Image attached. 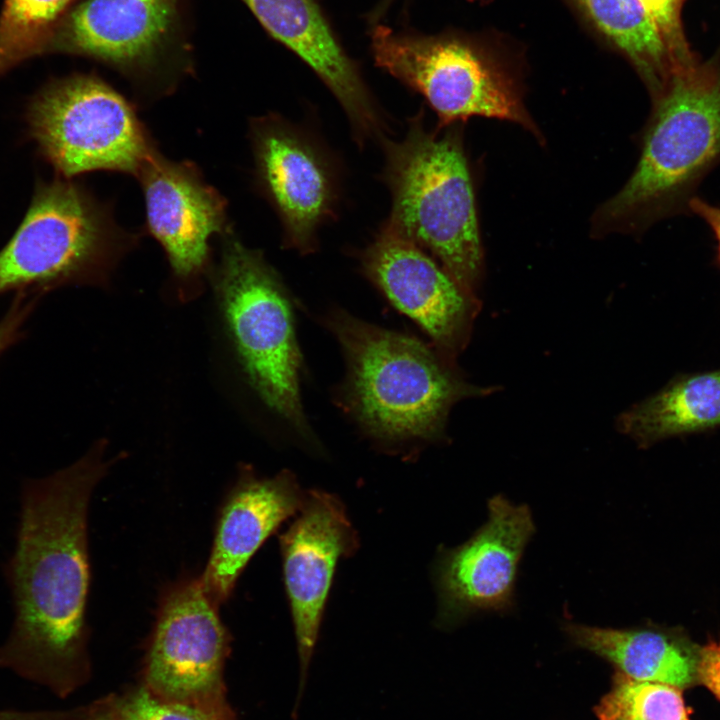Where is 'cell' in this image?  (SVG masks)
<instances>
[{"label": "cell", "mask_w": 720, "mask_h": 720, "mask_svg": "<svg viewBox=\"0 0 720 720\" xmlns=\"http://www.w3.org/2000/svg\"><path fill=\"white\" fill-rule=\"evenodd\" d=\"M100 440L73 464L21 490L14 551L4 567L14 622L0 667L65 697L87 677L88 508L107 473Z\"/></svg>", "instance_id": "cell-1"}, {"label": "cell", "mask_w": 720, "mask_h": 720, "mask_svg": "<svg viewBox=\"0 0 720 720\" xmlns=\"http://www.w3.org/2000/svg\"><path fill=\"white\" fill-rule=\"evenodd\" d=\"M652 99L637 164L592 217L593 236L640 234L689 212L703 179L720 163V58L677 67Z\"/></svg>", "instance_id": "cell-2"}, {"label": "cell", "mask_w": 720, "mask_h": 720, "mask_svg": "<svg viewBox=\"0 0 720 720\" xmlns=\"http://www.w3.org/2000/svg\"><path fill=\"white\" fill-rule=\"evenodd\" d=\"M463 139V123L428 130L420 109L400 140L380 142L381 177L391 194L382 226L426 251L477 295L484 251Z\"/></svg>", "instance_id": "cell-3"}, {"label": "cell", "mask_w": 720, "mask_h": 720, "mask_svg": "<svg viewBox=\"0 0 720 720\" xmlns=\"http://www.w3.org/2000/svg\"><path fill=\"white\" fill-rule=\"evenodd\" d=\"M326 323L347 360L350 409L375 438L440 439L456 403L496 390L469 382L434 345L339 310Z\"/></svg>", "instance_id": "cell-4"}, {"label": "cell", "mask_w": 720, "mask_h": 720, "mask_svg": "<svg viewBox=\"0 0 720 720\" xmlns=\"http://www.w3.org/2000/svg\"><path fill=\"white\" fill-rule=\"evenodd\" d=\"M137 240L84 186L66 178L41 182L0 250V294L105 286Z\"/></svg>", "instance_id": "cell-5"}, {"label": "cell", "mask_w": 720, "mask_h": 720, "mask_svg": "<svg viewBox=\"0 0 720 720\" xmlns=\"http://www.w3.org/2000/svg\"><path fill=\"white\" fill-rule=\"evenodd\" d=\"M212 281L238 359L264 403L304 437L311 430L301 404L302 357L287 292L261 251L230 229Z\"/></svg>", "instance_id": "cell-6"}, {"label": "cell", "mask_w": 720, "mask_h": 720, "mask_svg": "<svg viewBox=\"0 0 720 720\" xmlns=\"http://www.w3.org/2000/svg\"><path fill=\"white\" fill-rule=\"evenodd\" d=\"M86 57L147 91L167 93L193 70L190 0H81L41 54Z\"/></svg>", "instance_id": "cell-7"}, {"label": "cell", "mask_w": 720, "mask_h": 720, "mask_svg": "<svg viewBox=\"0 0 720 720\" xmlns=\"http://www.w3.org/2000/svg\"><path fill=\"white\" fill-rule=\"evenodd\" d=\"M31 137L61 175L97 170L135 177L157 150L133 106L95 74L47 83L27 110Z\"/></svg>", "instance_id": "cell-8"}, {"label": "cell", "mask_w": 720, "mask_h": 720, "mask_svg": "<svg viewBox=\"0 0 720 720\" xmlns=\"http://www.w3.org/2000/svg\"><path fill=\"white\" fill-rule=\"evenodd\" d=\"M371 51L378 67L425 98L438 117L437 129L482 116L520 125L543 142L515 78L473 45L376 25Z\"/></svg>", "instance_id": "cell-9"}, {"label": "cell", "mask_w": 720, "mask_h": 720, "mask_svg": "<svg viewBox=\"0 0 720 720\" xmlns=\"http://www.w3.org/2000/svg\"><path fill=\"white\" fill-rule=\"evenodd\" d=\"M249 135L256 184L280 220L284 246L313 253L339 206L337 159L311 130L278 114L253 119Z\"/></svg>", "instance_id": "cell-10"}, {"label": "cell", "mask_w": 720, "mask_h": 720, "mask_svg": "<svg viewBox=\"0 0 720 720\" xmlns=\"http://www.w3.org/2000/svg\"><path fill=\"white\" fill-rule=\"evenodd\" d=\"M199 579L164 594L144 665L155 696L207 709H230L223 679L230 637Z\"/></svg>", "instance_id": "cell-11"}, {"label": "cell", "mask_w": 720, "mask_h": 720, "mask_svg": "<svg viewBox=\"0 0 720 720\" xmlns=\"http://www.w3.org/2000/svg\"><path fill=\"white\" fill-rule=\"evenodd\" d=\"M487 507V521L466 542L438 553L434 578L440 627L477 613L504 614L515 606L518 568L535 523L529 506L501 494L491 497Z\"/></svg>", "instance_id": "cell-12"}, {"label": "cell", "mask_w": 720, "mask_h": 720, "mask_svg": "<svg viewBox=\"0 0 720 720\" xmlns=\"http://www.w3.org/2000/svg\"><path fill=\"white\" fill-rule=\"evenodd\" d=\"M137 179L142 187L146 229L167 256L179 296L200 293L210 265V239L231 228L223 196L188 161H173L158 150Z\"/></svg>", "instance_id": "cell-13"}, {"label": "cell", "mask_w": 720, "mask_h": 720, "mask_svg": "<svg viewBox=\"0 0 720 720\" xmlns=\"http://www.w3.org/2000/svg\"><path fill=\"white\" fill-rule=\"evenodd\" d=\"M363 272L402 313L414 320L444 355L468 345L480 312L478 296L434 257L381 226L360 257Z\"/></svg>", "instance_id": "cell-14"}, {"label": "cell", "mask_w": 720, "mask_h": 720, "mask_svg": "<svg viewBox=\"0 0 720 720\" xmlns=\"http://www.w3.org/2000/svg\"><path fill=\"white\" fill-rule=\"evenodd\" d=\"M344 505L334 495L311 490L298 516L280 536L283 574L300 660L301 687L317 641L336 564L357 548Z\"/></svg>", "instance_id": "cell-15"}, {"label": "cell", "mask_w": 720, "mask_h": 720, "mask_svg": "<svg viewBox=\"0 0 720 720\" xmlns=\"http://www.w3.org/2000/svg\"><path fill=\"white\" fill-rule=\"evenodd\" d=\"M241 1L265 31L295 53L331 91L359 146L386 137L383 111L314 0Z\"/></svg>", "instance_id": "cell-16"}, {"label": "cell", "mask_w": 720, "mask_h": 720, "mask_svg": "<svg viewBox=\"0 0 720 720\" xmlns=\"http://www.w3.org/2000/svg\"><path fill=\"white\" fill-rule=\"evenodd\" d=\"M305 495L293 473L260 477L246 466L220 510L211 553L199 580L219 606L231 595L245 566L287 518L298 513Z\"/></svg>", "instance_id": "cell-17"}, {"label": "cell", "mask_w": 720, "mask_h": 720, "mask_svg": "<svg viewBox=\"0 0 720 720\" xmlns=\"http://www.w3.org/2000/svg\"><path fill=\"white\" fill-rule=\"evenodd\" d=\"M570 642L610 663L628 678L678 689L699 682L700 649L677 633L656 626L613 628L566 621Z\"/></svg>", "instance_id": "cell-18"}, {"label": "cell", "mask_w": 720, "mask_h": 720, "mask_svg": "<svg viewBox=\"0 0 720 720\" xmlns=\"http://www.w3.org/2000/svg\"><path fill=\"white\" fill-rule=\"evenodd\" d=\"M619 432L641 448L660 440L720 427V369L680 375L623 411Z\"/></svg>", "instance_id": "cell-19"}, {"label": "cell", "mask_w": 720, "mask_h": 720, "mask_svg": "<svg viewBox=\"0 0 720 720\" xmlns=\"http://www.w3.org/2000/svg\"><path fill=\"white\" fill-rule=\"evenodd\" d=\"M593 24L630 60L651 98L679 64L639 0H575Z\"/></svg>", "instance_id": "cell-20"}, {"label": "cell", "mask_w": 720, "mask_h": 720, "mask_svg": "<svg viewBox=\"0 0 720 720\" xmlns=\"http://www.w3.org/2000/svg\"><path fill=\"white\" fill-rule=\"evenodd\" d=\"M76 0H4L0 12V77L40 56L48 36Z\"/></svg>", "instance_id": "cell-21"}, {"label": "cell", "mask_w": 720, "mask_h": 720, "mask_svg": "<svg viewBox=\"0 0 720 720\" xmlns=\"http://www.w3.org/2000/svg\"><path fill=\"white\" fill-rule=\"evenodd\" d=\"M594 712L597 720H690L680 689L615 672Z\"/></svg>", "instance_id": "cell-22"}, {"label": "cell", "mask_w": 720, "mask_h": 720, "mask_svg": "<svg viewBox=\"0 0 720 720\" xmlns=\"http://www.w3.org/2000/svg\"><path fill=\"white\" fill-rule=\"evenodd\" d=\"M118 720H236L230 709H207L163 700L144 685L120 698L113 697Z\"/></svg>", "instance_id": "cell-23"}, {"label": "cell", "mask_w": 720, "mask_h": 720, "mask_svg": "<svg viewBox=\"0 0 720 720\" xmlns=\"http://www.w3.org/2000/svg\"><path fill=\"white\" fill-rule=\"evenodd\" d=\"M656 25L664 43L679 65L691 62L697 56L687 42L682 9L685 0H639Z\"/></svg>", "instance_id": "cell-24"}, {"label": "cell", "mask_w": 720, "mask_h": 720, "mask_svg": "<svg viewBox=\"0 0 720 720\" xmlns=\"http://www.w3.org/2000/svg\"><path fill=\"white\" fill-rule=\"evenodd\" d=\"M38 297L18 293L0 320V355L19 340L22 326L29 317Z\"/></svg>", "instance_id": "cell-25"}, {"label": "cell", "mask_w": 720, "mask_h": 720, "mask_svg": "<svg viewBox=\"0 0 720 720\" xmlns=\"http://www.w3.org/2000/svg\"><path fill=\"white\" fill-rule=\"evenodd\" d=\"M698 678L720 700V642L700 648Z\"/></svg>", "instance_id": "cell-26"}, {"label": "cell", "mask_w": 720, "mask_h": 720, "mask_svg": "<svg viewBox=\"0 0 720 720\" xmlns=\"http://www.w3.org/2000/svg\"><path fill=\"white\" fill-rule=\"evenodd\" d=\"M689 212L701 218L712 232L716 241V260L720 265V206L695 196L689 203Z\"/></svg>", "instance_id": "cell-27"}, {"label": "cell", "mask_w": 720, "mask_h": 720, "mask_svg": "<svg viewBox=\"0 0 720 720\" xmlns=\"http://www.w3.org/2000/svg\"><path fill=\"white\" fill-rule=\"evenodd\" d=\"M61 720H118L113 697H108L94 704L66 711Z\"/></svg>", "instance_id": "cell-28"}]
</instances>
